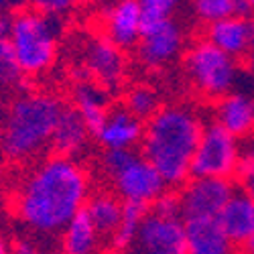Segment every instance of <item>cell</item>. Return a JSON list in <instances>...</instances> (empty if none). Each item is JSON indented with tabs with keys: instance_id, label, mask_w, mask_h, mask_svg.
<instances>
[{
	"instance_id": "6da1fadb",
	"label": "cell",
	"mask_w": 254,
	"mask_h": 254,
	"mask_svg": "<svg viewBox=\"0 0 254 254\" xmlns=\"http://www.w3.org/2000/svg\"><path fill=\"white\" fill-rule=\"evenodd\" d=\"M88 173L77 161L53 155L31 169L16 191V214L39 234H55L86 207Z\"/></svg>"
},
{
	"instance_id": "7a4b0ae2",
	"label": "cell",
	"mask_w": 254,
	"mask_h": 254,
	"mask_svg": "<svg viewBox=\"0 0 254 254\" xmlns=\"http://www.w3.org/2000/svg\"><path fill=\"white\" fill-rule=\"evenodd\" d=\"M205 124L189 106L173 104L146 120L142 136V157L149 161L165 185L177 187L189 181L191 161Z\"/></svg>"
},
{
	"instance_id": "3957f363",
	"label": "cell",
	"mask_w": 254,
	"mask_h": 254,
	"mask_svg": "<svg viewBox=\"0 0 254 254\" xmlns=\"http://www.w3.org/2000/svg\"><path fill=\"white\" fill-rule=\"evenodd\" d=\"M63 110L57 96L27 92L18 96L4 116L2 149L10 159L23 161L43 153L51 144L55 124Z\"/></svg>"
},
{
	"instance_id": "277c9868",
	"label": "cell",
	"mask_w": 254,
	"mask_h": 254,
	"mask_svg": "<svg viewBox=\"0 0 254 254\" xmlns=\"http://www.w3.org/2000/svg\"><path fill=\"white\" fill-rule=\"evenodd\" d=\"M102 171L122 201L149 207L167 191L157 169L134 151H106L102 157Z\"/></svg>"
},
{
	"instance_id": "5b68a950",
	"label": "cell",
	"mask_w": 254,
	"mask_h": 254,
	"mask_svg": "<svg viewBox=\"0 0 254 254\" xmlns=\"http://www.w3.org/2000/svg\"><path fill=\"white\" fill-rule=\"evenodd\" d=\"M8 41L23 73H43L57 55L55 18L37 10H20L12 14Z\"/></svg>"
},
{
	"instance_id": "8992f818",
	"label": "cell",
	"mask_w": 254,
	"mask_h": 254,
	"mask_svg": "<svg viewBox=\"0 0 254 254\" xmlns=\"http://www.w3.org/2000/svg\"><path fill=\"white\" fill-rule=\"evenodd\" d=\"M183 69L195 92L209 100H220L238 90L242 77L238 59L220 51L205 37L187 49Z\"/></svg>"
},
{
	"instance_id": "52a82bcc",
	"label": "cell",
	"mask_w": 254,
	"mask_h": 254,
	"mask_svg": "<svg viewBox=\"0 0 254 254\" xmlns=\"http://www.w3.org/2000/svg\"><path fill=\"white\" fill-rule=\"evenodd\" d=\"M240 142L216 122L205 124L191 161V177L230 179L236 175ZM189 177V179H191Z\"/></svg>"
},
{
	"instance_id": "ba28073f",
	"label": "cell",
	"mask_w": 254,
	"mask_h": 254,
	"mask_svg": "<svg viewBox=\"0 0 254 254\" xmlns=\"http://www.w3.org/2000/svg\"><path fill=\"white\" fill-rule=\"evenodd\" d=\"M232 195L234 185L230 179L191 177L179 191L181 216L185 220L218 218Z\"/></svg>"
},
{
	"instance_id": "9c48e42d",
	"label": "cell",
	"mask_w": 254,
	"mask_h": 254,
	"mask_svg": "<svg viewBox=\"0 0 254 254\" xmlns=\"http://www.w3.org/2000/svg\"><path fill=\"white\" fill-rule=\"evenodd\" d=\"M83 65L98 86L106 92L120 88L126 75V57L120 47L104 37H92L83 49Z\"/></svg>"
},
{
	"instance_id": "30bf717a",
	"label": "cell",
	"mask_w": 254,
	"mask_h": 254,
	"mask_svg": "<svg viewBox=\"0 0 254 254\" xmlns=\"http://www.w3.org/2000/svg\"><path fill=\"white\" fill-rule=\"evenodd\" d=\"M140 254H187L185 224L181 218L146 214L134 242Z\"/></svg>"
},
{
	"instance_id": "8fae6325",
	"label": "cell",
	"mask_w": 254,
	"mask_h": 254,
	"mask_svg": "<svg viewBox=\"0 0 254 254\" xmlns=\"http://www.w3.org/2000/svg\"><path fill=\"white\" fill-rule=\"evenodd\" d=\"M185 45V33L179 23L169 20L165 25H159L151 31H144L136 45L138 57L144 65L163 67L165 63L173 61Z\"/></svg>"
},
{
	"instance_id": "7c38bea8",
	"label": "cell",
	"mask_w": 254,
	"mask_h": 254,
	"mask_svg": "<svg viewBox=\"0 0 254 254\" xmlns=\"http://www.w3.org/2000/svg\"><path fill=\"white\" fill-rule=\"evenodd\" d=\"M214 122L234 138L254 136V96L246 90H234L220 98L214 108Z\"/></svg>"
},
{
	"instance_id": "4fadbf2b",
	"label": "cell",
	"mask_w": 254,
	"mask_h": 254,
	"mask_svg": "<svg viewBox=\"0 0 254 254\" xmlns=\"http://www.w3.org/2000/svg\"><path fill=\"white\" fill-rule=\"evenodd\" d=\"M106 151H132L144 136V122L132 116L124 106L110 108L100 130L94 134Z\"/></svg>"
},
{
	"instance_id": "5bb4252c",
	"label": "cell",
	"mask_w": 254,
	"mask_h": 254,
	"mask_svg": "<svg viewBox=\"0 0 254 254\" xmlns=\"http://www.w3.org/2000/svg\"><path fill=\"white\" fill-rule=\"evenodd\" d=\"M106 39L120 49L138 45L142 27H140V6L136 0H122L112 4L104 14Z\"/></svg>"
},
{
	"instance_id": "9a60e30c",
	"label": "cell",
	"mask_w": 254,
	"mask_h": 254,
	"mask_svg": "<svg viewBox=\"0 0 254 254\" xmlns=\"http://www.w3.org/2000/svg\"><path fill=\"white\" fill-rule=\"evenodd\" d=\"M205 39L230 57H244L254 43V18L230 16L216 25H209Z\"/></svg>"
},
{
	"instance_id": "2e32d148",
	"label": "cell",
	"mask_w": 254,
	"mask_h": 254,
	"mask_svg": "<svg viewBox=\"0 0 254 254\" xmlns=\"http://www.w3.org/2000/svg\"><path fill=\"white\" fill-rule=\"evenodd\" d=\"M187 254H234V244L228 240L218 218L183 220Z\"/></svg>"
},
{
	"instance_id": "e0dca14e",
	"label": "cell",
	"mask_w": 254,
	"mask_h": 254,
	"mask_svg": "<svg viewBox=\"0 0 254 254\" xmlns=\"http://www.w3.org/2000/svg\"><path fill=\"white\" fill-rule=\"evenodd\" d=\"M218 224L232 244H244L254 234V199L244 191H234L218 216Z\"/></svg>"
},
{
	"instance_id": "ac0fdd59",
	"label": "cell",
	"mask_w": 254,
	"mask_h": 254,
	"mask_svg": "<svg viewBox=\"0 0 254 254\" xmlns=\"http://www.w3.org/2000/svg\"><path fill=\"white\" fill-rule=\"evenodd\" d=\"M73 108L79 112L90 132L96 134L110 112L108 92L90 77H77L73 86Z\"/></svg>"
},
{
	"instance_id": "d6986e66",
	"label": "cell",
	"mask_w": 254,
	"mask_h": 254,
	"mask_svg": "<svg viewBox=\"0 0 254 254\" xmlns=\"http://www.w3.org/2000/svg\"><path fill=\"white\" fill-rule=\"evenodd\" d=\"M90 134H92L90 128L73 106H63L51 136V146L59 157L71 159L75 153H79L86 146Z\"/></svg>"
},
{
	"instance_id": "ffe728a7",
	"label": "cell",
	"mask_w": 254,
	"mask_h": 254,
	"mask_svg": "<svg viewBox=\"0 0 254 254\" xmlns=\"http://www.w3.org/2000/svg\"><path fill=\"white\" fill-rule=\"evenodd\" d=\"M122 207H124V201L114 193H96L86 201L83 211L88 214L90 222L94 224L100 236L112 238L122 220Z\"/></svg>"
},
{
	"instance_id": "44dd1931",
	"label": "cell",
	"mask_w": 254,
	"mask_h": 254,
	"mask_svg": "<svg viewBox=\"0 0 254 254\" xmlns=\"http://www.w3.org/2000/svg\"><path fill=\"white\" fill-rule=\"evenodd\" d=\"M100 242V234L90 222L86 211L75 214L69 224L61 230V250L63 254H94Z\"/></svg>"
},
{
	"instance_id": "7402d4cb",
	"label": "cell",
	"mask_w": 254,
	"mask_h": 254,
	"mask_svg": "<svg viewBox=\"0 0 254 254\" xmlns=\"http://www.w3.org/2000/svg\"><path fill=\"white\" fill-rule=\"evenodd\" d=\"M146 214H149V207H146V205L124 201L120 226H118V230L114 232V236L110 238L114 250H126V248H130V246L136 242L138 230H140V226H142Z\"/></svg>"
},
{
	"instance_id": "603a6c76",
	"label": "cell",
	"mask_w": 254,
	"mask_h": 254,
	"mask_svg": "<svg viewBox=\"0 0 254 254\" xmlns=\"http://www.w3.org/2000/svg\"><path fill=\"white\" fill-rule=\"evenodd\" d=\"M124 108L128 110L132 116H136L138 120H149L153 118L159 110V94L155 88L146 86V83H140V86H134L126 92L124 96Z\"/></svg>"
},
{
	"instance_id": "cb8c5ba5",
	"label": "cell",
	"mask_w": 254,
	"mask_h": 254,
	"mask_svg": "<svg viewBox=\"0 0 254 254\" xmlns=\"http://www.w3.org/2000/svg\"><path fill=\"white\" fill-rule=\"evenodd\" d=\"M138 6L142 33L173 20V14L177 10V2H173V0H142V2H138Z\"/></svg>"
},
{
	"instance_id": "d4e9b609",
	"label": "cell",
	"mask_w": 254,
	"mask_h": 254,
	"mask_svg": "<svg viewBox=\"0 0 254 254\" xmlns=\"http://www.w3.org/2000/svg\"><path fill=\"white\" fill-rule=\"evenodd\" d=\"M193 14L207 27L216 25L220 20L234 16V0H195Z\"/></svg>"
},
{
	"instance_id": "484cf974",
	"label": "cell",
	"mask_w": 254,
	"mask_h": 254,
	"mask_svg": "<svg viewBox=\"0 0 254 254\" xmlns=\"http://www.w3.org/2000/svg\"><path fill=\"white\" fill-rule=\"evenodd\" d=\"M23 79V69L18 67L14 51L8 39H0V90H10Z\"/></svg>"
},
{
	"instance_id": "4316f807",
	"label": "cell",
	"mask_w": 254,
	"mask_h": 254,
	"mask_svg": "<svg viewBox=\"0 0 254 254\" xmlns=\"http://www.w3.org/2000/svg\"><path fill=\"white\" fill-rule=\"evenodd\" d=\"M149 209H151V214L161 216V218H181L179 193H175V191H165L159 199L153 201V205H151Z\"/></svg>"
},
{
	"instance_id": "83f0119b",
	"label": "cell",
	"mask_w": 254,
	"mask_h": 254,
	"mask_svg": "<svg viewBox=\"0 0 254 254\" xmlns=\"http://www.w3.org/2000/svg\"><path fill=\"white\" fill-rule=\"evenodd\" d=\"M254 171V136L246 138L240 144V153H238V167H236V175L240 181L248 177Z\"/></svg>"
},
{
	"instance_id": "f1b7e54d",
	"label": "cell",
	"mask_w": 254,
	"mask_h": 254,
	"mask_svg": "<svg viewBox=\"0 0 254 254\" xmlns=\"http://www.w3.org/2000/svg\"><path fill=\"white\" fill-rule=\"evenodd\" d=\"M69 8H71V2H67V0H47V2H37L35 10L49 18H55L59 14H65V10Z\"/></svg>"
},
{
	"instance_id": "f546056e",
	"label": "cell",
	"mask_w": 254,
	"mask_h": 254,
	"mask_svg": "<svg viewBox=\"0 0 254 254\" xmlns=\"http://www.w3.org/2000/svg\"><path fill=\"white\" fill-rule=\"evenodd\" d=\"M10 254H41L39 246L31 238H16L10 244Z\"/></svg>"
},
{
	"instance_id": "4dcf8cb0",
	"label": "cell",
	"mask_w": 254,
	"mask_h": 254,
	"mask_svg": "<svg viewBox=\"0 0 254 254\" xmlns=\"http://www.w3.org/2000/svg\"><path fill=\"white\" fill-rule=\"evenodd\" d=\"M244 67H246V71L254 77V43H252V47L248 49V53L244 55Z\"/></svg>"
},
{
	"instance_id": "1f68e13d",
	"label": "cell",
	"mask_w": 254,
	"mask_h": 254,
	"mask_svg": "<svg viewBox=\"0 0 254 254\" xmlns=\"http://www.w3.org/2000/svg\"><path fill=\"white\" fill-rule=\"evenodd\" d=\"M242 187H244V191L254 199V171H252L248 177L242 179Z\"/></svg>"
},
{
	"instance_id": "d6a6232c",
	"label": "cell",
	"mask_w": 254,
	"mask_h": 254,
	"mask_svg": "<svg viewBox=\"0 0 254 254\" xmlns=\"http://www.w3.org/2000/svg\"><path fill=\"white\" fill-rule=\"evenodd\" d=\"M242 254H254V234L242 244Z\"/></svg>"
},
{
	"instance_id": "836d02e7",
	"label": "cell",
	"mask_w": 254,
	"mask_h": 254,
	"mask_svg": "<svg viewBox=\"0 0 254 254\" xmlns=\"http://www.w3.org/2000/svg\"><path fill=\"white\" fill-rule=\"evenodd\" d=\"M0 254H10V244L0 236Z\"/></svg>"
},
{
	"instance_id": "e575fe53",
	"label": "cell",
	"mask_w": 254,
	"mask_h": 254,
	"mask_svg": "<svg viewBox=\"0 0 254 254\" xmlns=\"http://www.w3.org/2000/svg\"><path fill=\"white\" fill-rule=\"evenodd\" d=\"M2 8H4V4H2V2H0V18H2V16H4V12H2Z\"/></svg>"
},
{
	"instance_id": "d590c367",
	"label": "cell",
	"mask_w": 254,
	"mask_h": 254,
	"mask_svg": "<svg viewBox=\"0 0 254 254\" xmlns=\"http://www.w3.org/2000/svg\"><path fill=\"white\" fill-rule=\"evenodd\" d=\"M250 2H252V10H254V0H250Z\"/></svg>"
}]
</instances>
